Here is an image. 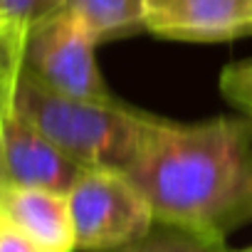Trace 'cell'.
Instances as JSON below:
<instances>
[{"label":"cell","mask_w":252,"mask_h":252,"mask_svg":"<svg viewBox=\"0 0 252 252\" xmlns=\"http://www.w3.org/2000/svg\"><path fill=\"white\" fill-rule=\"evenodd\" d=\"M124 173L151 203L156 222L225 240L252 218V119L176 124L158 116Z\"/></svg>","instance_id":"obj_1"},{"label":"cell","mask_w":252,"mask_h":252,"mask_svg":"<svg viewBox=\"0 0 252 252\" xmlns=\"http://www.w3.org/2000/svg\"><path fill=\"white\" fill-rule=\"evenodd\" d=\"M13 109L32 121L82 168L124 171L158 121V116L116 99L99 101L52 92L25 69L13 89Z\"/></svg>","instance_id":"obj_2"},{"label":"cell","mask_w":252,"mask_h":252,"mask_svg":"<svg viewBox=\"0 0 252 252\" xmlns=\"http://www.w3.org/2000/svg\"><path fill=\"white\" fill-rule=\"evenodd\" d=\"M67 200L74 247L84 252L124 250L156 225L151 203L119 168H87Z\"/></svg>","instance_id":"obj_3"},{"label":"cell","mask_w":252,"mask_h":252,"mask_svg":"<svg viewBox=\"0 0 252 252\" xmlns=\"http://www.w3.org/2000/svg\"><path fill=\"white\" fill-rule=\"evenodd\" d=\"M96 42L67 10L32 25L25 35L23 69L52 92L79 99H114L94 57Z\"/></svg>","instance_id":"obj_4"},{"label":"cell","mask_w":252,"mask_h":252,"mask_svg":"<svg viewBox=\"0 0 252 252\" xmlns=\"http://www.w3.org/2000/svg\"><path fill=\"white\" fill-rule=\"evenodd\" d=\"M84 171L10 104L0 119V188L69 193Z\"/></svg>","instance_id":"obj_5"},{"label":"cell","mask_w":252,"mask_h":252,"mask_svg":"<svg viewBox=\"0 0 252 252\" xmlns=\"http://www.w3.org/2000/svg\"><path fill=\"white\" fill-rule=\"evenodd\" d=\"M144 28L178 42H230L252 35V0H141Z\"/></svg>","instance_id":"obj_6"},{"label":"cell","mask_w":252,"mask_h":252,"mask_svg":"<svg viewBox=\"0 0 252 252\" xmlns=\"http://www.w3.org/2000/svg\"><path fill=\"white\" fill-rule=\"evenodd\" d=\"M5 222L50 252H74V227L67 193L47 188H0Z\"/></svg>","instance_id":"obj_7"},{"label":"cell","mask_w":252,"mask_h":252,"mask_svg":"<svg viewBox=\"0 0 252 252\" xmlns=\"http://www.w3.org/2000/svg\"><path fill=\"white\" fill-rule=\"evenodd\" d=\"M67 13L77 18L96 45L146 30L141 0H67Z\"/></svg>","instance_id":"obj_8"},{"label":"cell","mask_w":252,"mask_h":252,"mask_svg":"<svg viewBox=\"0 0 252 252\" xmlns=\"http://www.w3.org/2000/svg\"><path fill=\"white\" fill-rule=\"evenodd\" d=\"M158 227H151L149 235L131 242L119 252H227L225 240H215L193 230H183L176 225L156 222Z\"/></svg>","instance_id":"obj_9"},{"label":"cell","mask_w":252,"mask_h":252,"mask_svg":"<svg viewBox=\"0 0 252 252\" xmlns=\"http://www.w3.org/2000/svg\"><path fill=\"white\" fill-rule=\"evenodd\" d=\"M67 10V0H0V23H10L30 30Z\"/></svg>","instance_id":"obj_10"},{"label":"cell","mask_w":252,"mask_h":252,"mask_svg":"<svg viewBox=\"0 0 252 252\" xmlns=\"http://www.w3.org/2000/svg\"><path fill=\"white\" fill-rule=\"evenodd\" d=\"M220 92L235 109L252 119V57L230 62L220 72Z\"/></svg>","instance_id":"obj_11"},{"label":"cell","mask_w":252,"mask_h":252,"mask_svg":"<svg viewBox=\"0 0 252 252\" xmlns=\"http://www.w3.org/2000/svg\"><path fill=\"white\" fill-rule=\"evenodd\" d=\"M25 35V28L0 23V87H15L23 72Z\"/></svg>","instance_id":"obj_12"},{"label":"cell","mask_w":252,"mask_h":252,"mask_svg":"<svg viewBox=\"0 0 252 252\" xmlns=\"http://www.w3.org/2000/svg\"><path fill=\"white\" fill-rule=\"evenodd\" d=\"M0 252H50V250L35 245L30 237H25L15 227L5 225V230L0 232Z\"/></svg>","instance_id":"obj_13"},{"label":"cell","mask_w":252,"mask_h":252,"mask_svg":"<svg viewBox=\"0 0 252 252\" xmlns=\"http://www.w3.org/2000/svg\"><path fill=\"white\" fill-rule=\"evenodd\" d=\"M13 89L15 87H0V119H3V114L10 109L13 104Z\"/></svg>","instance_id":"obj_14"},{"label":"cell","mask_w":252,"mask_h":252,"mask_svg":"<svg viewBox=\"0 0 252 252\" xmlns=\"http://www.w3.org/2000/svg\"><path fill=\"white\" fill-rule=\"evenodd\" d=\"M5 225H8V222H5V218H3V213H0V232H3V230H5Z\"/></svg>","instance_id":"obj_15"},{"label":"cell","mask_w":252,"mask_h":252,"mask_svg":"<svg viewBox=\"0 0 252 252\" xmlns=\"http://www.w3.org/2000/svg\"><path fill=\"white\" fill-rule=\"evenodd\" d=\"M237 252H252V245H250V247H245V250H237Z\"/></svg>","instance_id":"obj_16"}]
</instances>
